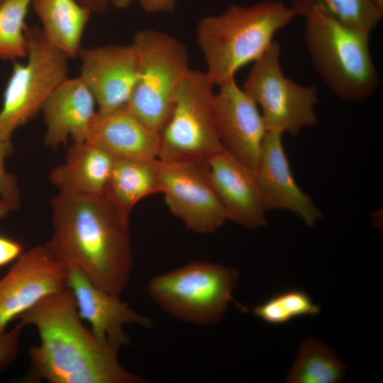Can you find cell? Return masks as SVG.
<instances>
[{"label":"cell","mask_w":383,"mask_h":383,"mask_svg":"<svg viewBox=\"0 0 383 383\" xmlns=\"http://www.w3.org/2000/svg\"><path fill=\"white\" fill-rule=\"evenodd\" d=\"M280 54L279 44L274 40L253 62L242 88L258 106L267 131L296 135L316 123L318 89L287 77Z\"/></svg>","instance_id":"9"},{"label":"cell","mask_w":383,"mask_h":383,"mask_svg":"<svg viewBox=\"0 0 383 383\" xmlns=\"http://www.w3.org/2000/svg\"><path fill=\"white\" fill-rule=\"evenodd\" d=\"M79 76L93 94L97 112L107 113L127 105L138 73L136 50L130 45L81 47Z\"/></svg>","instance_id":"12"},{"label":"cell","mask_w":383,"mask_h":383,"mask_svg":"<svg viewBox=\"0 0 383 383\" xmlns=\"http://www.w3.org/2000/svg\"><path fill=\"white\" fill-rule=\"evenodd\" d=\"M31 0H4L0 6V60L27 56L26 18Z\"/></svg>","instance_id":"24"},{"label":"cell","mask_w":383,"mask_h":383,"mask_svg":"<svg viewBox=\"0 0 383 383\" xmlns=\"http://www.w3.org/2000/svg\"><path fill=\"white\" fill-rule=\"evenodd\" d=\"M81 4L89 9L92 13L102 12L106 10L111 0H77Z\"/></svg>","instance_id":"30"},{"label":"cell","mask_w":383,"mask_h":383,"mask_svg":"<svg viewBox=\"0 0 383 383\" xmlns=\"http://www.w3.org/2000/svg\"><path fill=\"white\" fill-rule=\"evenodd\" d=\"M214 86L205 72H186L160 131V160L205 162L224 150L215 121Z\"/></svg>","instance_id":"6"},{"label":"cell","mask_w":383,"mask_h":383,"mask_svg":"<svg viewBox=\"0 0 383 383\" xmlns=\"http://www.w3.org/2000/svg\"><path fill=\"white\" fill-rule=\"evenodd\" d=\"M320 311V306L313 303L306 292L289 289L255 306L252 313L269 324L282 325L297 317L317 315Z\"/></svg>","instance_id":"25"},{"label":"cell","mask_w":383,"mask_h":383,"mask_svg":"<svg viewBox=\"0 0 383 383\" xmlns=\"http://www.w3.org/2000/svg\"><path fill=\"white\" fill-rule=\"evenodd\" d=\"M85 142L115 160H151L158 158L160 133L124 106L107 113L96 112Z\"/></svg>","instance_id":"18"},{"label":"cell","mask_w":383,"mask_h":383,"mask_svg":"<svg viewBox=\"0 0 383 383\" xmlns=\"http://www.w3.org/2000/svg\"><path fill=\"white\" fill-rule=\"evenodd\" d=\"M67 267V287L74 297L79 316L90 325L99 342L118 351L130 342L124 331L126 324L151 326L149 317L131 308L121 301L119 294L96 286L77 267Z\"/></svg>","instance_id":"14"},{"label":"cell","mask_w":383,"mask_h":383,"mask_svg":"<svg viewBox=\"0 0 383 383\" xmlns=\"http://www.w3.org/2000/svg\"><path fill=\"white\" fill-rule=\"evenodd\" d=\"M14 151L11 140H0V198L11 211L20 208L21 194L14 174L6 171L5 160Z\"/></svg>","instance_id":"26"},{"label":"cell","mask_w":383,"mask_h":383,"mask_svg":"<svg viewBox=\"0 0 383 383\" xmlns=\"http://www.w3.org/2000/svg\"><path fill=\"white\" fill-rule=\"evenodd\" d=\"M377 6L383 10V0H373Z\"/></svg>","instance_id":"33"},{"label":"cell","mask_w":383,"mask_h":383,"mask_svg":"<svg viewBox=\"0 0 383 383\" xmlns=\"http://www.w3.org/2000/svg\"><path fill=\"white\" fill-rule=\"evenodd\" d=\"M52 234L45 246L96 286L120 294L133 267L129 223L102 195L58 192L50 202Z\"/></svg>","instance_id":"2"},{"label":"cell","mask_w":383,"mask_h":383,"mask_svg":"<svg viewBox=\"0 0 383 383\" xmlns=\"http://www.w3.org/2000/svg\"><path fill=\"white\" fill-rule=\"evenodd\" d=\"M296 13L279 1L251 6L233 4L218 15L201 18L196 43L204 56L205 73L214 85L235 78L236 72L257 60Z\"/></svg>","instance_id":"3"},{"label":"cell","mask_w":383,"mask_h":383,"mask_svg":"<svg viewBox=\"0 0 383 383\" xmlns=\"http://www.w3.org/2000/svg\"><path fill=\"white\" fill-rule=\"evenodd\" d=\"M311 6L322 9L345 25L370 34L383 16V10L373 0H293L291 7L298 16Z\"/></svg>","instance_id":"23"},{"label":"cell","mask_w":383,"mask_h":383,"mask_svg":"<svg viewBox=\"0 0 383 383\" xmlns=\"http://www.w3.org/2000/svg\"><path fill=\"white\" fill-rule=\"evenodd\" d=\"M11 212L10 208L0 198V219L6 217Z\"/></svg>","instance_id":"32"},{"label":"cell","mask_w":383,"mask_h":383,"mask_svg":"<svg viewBox=\"0 0 383 383\" xmlns=\"http://www.w3.org/2000/svg\"><path fill=\"white\" fill-rule=\"evenodd\" d=\"M238 280L235 268L196 260L152 277L147 291L151 300L171 316L205 326L223 318Z\"/></svg>","instance_id":"5"},{"label":"cell","mask_w":383,"mask_h":383,"mask_svg":"<svg viewBox=\"0 0 383 383\" xmlns=\"http://www.w3.org/2000/svg\"><path fill=\"white\" fill-rule=\"evenodd\" d=\"M132 44L138 73L126 107L160 133L170 112L177 89L190 68L187 49L175 37L157 30L138 31Z\"/></svg>","instance_id":"7"},{"label":"cell","mask_w":383,"mask_h":383,"mask_svg":"<svg viewBox=\"0 0 383 383\" xmlns=\"http://www.w3.org/2000/svg\"><path fill=\"white\" fill-rule=\"evenodd\" d=\"M4 1V0H0V6L2 4V3Z\"/></svg>","instance_id":"34"},{"label":"cell","mask_w":383,"mask_h":383,"mask_svg":"<svg viewBox=\"0 0 383 383\" xmlns=\"http://www.w3.org/2000/svg\"><path fill=\"white\" fill-rule=\"evenodd\" d=\"M205 165L227 220L249 228L267 224V211L252 168L225 149Z\"/></svg>","instance_id":"16"},{"label":"cell","mask_w":383,"mask_h":383,"mask_svg":"<svg viewBox=\"0 0 383 383\" xmlns=\"http://www.w3.org/2000/svg\"><path fill=\"white\" fill-rule=\"evenodd\" d=\"M25 326L26 324L20 321L9 331L0 333V371L6 369L15 359Z\"/></svg>","instance_id":"27"},{"label":"cell","mask_w":383,"mask_h":383,"mask_svg":"<svg viewBox=\"0 0 383 383\" xmlns=\"http://www.w3.org/2000/svg\"><path fill=\"white\" fill-rule=\"evenodd\" d=\"M283 133L267 131L255 170L267 211L285 210L297 216L308 226L322 216L321 211L296 184L285 152Z\"/></svg>","instance_id":"15"},{"label":"cell","mask_w":383,"mask_h":383,"mask_svg":"<svg viewBox=\"0 0 383 383\" xmlns=\"http://www.w3.org/2000/svg\"><path fill=\"white\" fill-rule=\"evenodd\" d=\"M27 60L15 62L0 110V140H11L19 127L34 118L66 78L68 57L52 45L38 26L27 28Z\"/></svg>","instance_id":"8"},{"label":"cell","mask_w":383,"mask_h":383,"mask_svg":"<svg viewBox=\"0 0 383 383\" xmlns=\"http://www.w3.org/2000/svg\"><path fill=\"white\" fill-rule=\"evenodd\" d=\"M96 103L82 79L66 77L51 93L41 112L46 125L45 145L52 149L86 140L97 112Z\"/></svg>","instance_id":"17"},{"label":"cell","mask_w":383,"mask_h":383,"mask_svg":"<svg viewBox=\"0 0 383 383\" xmlns=\"http://www.w3.org/2000/svg\"><path fill=\"white\" fill-rule=\"evenodd\" d=\"M114 161L111 155L94 145L73 142L65 162L52 170L50 179L58 192L102 195Z\"/></svg>","instance_id":"19"},{"label":"cell","mask_w":383,"mask_h":383,"mask_svg":"<svg viewBox=\"0 0 383 383\" xmlns=\"http://www.w3.org/2000/svg\"><path fill=\"white\" fill-rule=\"evenodd\" d=\"M160 161V193L170 211L196 233H214L227 220L205 162Z\"/></svg>","instance_id":"10"},{"label":"cell","mask_w":383,"mask_h":383,"mask_svg":"<svg viewBox=\"0 0 383 383\" xmlns=\"http://www.w3.org/2000/svg\"><path fill=\"white\" fill-rule=\"evenodd\" d=\"M17 319L33 326L40 338L30 348L28 380L51 383H141L125 369L118 352L99 342L82 323L67 288L43 299Z\"/></svg>","instance_id":"1"},{"label":"cell","mask_w":383,"mask_h":383,"mask_svg":"<svg viewBox=\"0 0 383 383\" xmlns=\"http://www.w3.org/2000/svg\"><path fill=\"white\" fill-rule=\"evenodd\" d=\"M347 367L335 352L316 338L304 340L286 377L289 383H338Z\"/></svg>","instance_id":"22"},{"label":"cell","mask_w":383,"mask_h":383,"mask_svg":"<svg viewBox=\"0 0 383 383\" xmlns=\"http://www.w3.org/2000/svg\"><path fill=\"white\" fill-rule=\"evenodd\" d=\"M67 267L45 245L23 252L0 279V333L43 299L67 287Z\"/></svg>","instance_id":"11"},{"label":"cell","mask_w":383,"mask_h":383,"mask_svg":"<svg viewBox=\"0 0 383 383\" xmlns=\"http://www.w3.org/2000/svg\"><path fill=\"white\" fill-rule=\"evenodd\" d=\"M133 0H111L115 7L118 9H125L128 7Z\"/></svg>","instance_id":"31"},{"label":"cell","mask_w":383,"mask_h":383,"mask_svg":"<svg viewBox=\"0 0 383 383\" xmlns=\"http://www.w3.org/2000/svg\"><path fill=\"white\" fill-rule=\"evenodd\" d=\"M304 38L311 60L331 92L358 101L377 89L379 75L370 49V33L340 22L316 6L301 11Z\"/></svg>","instance_id":"4"},{"label":"cell","mask_w":383,"mask_h":383,"mask_svg":"<svg viewBox=\"0 0 383 383\" xmlns=\"http://www.w3.org/2000/svg\"><path fill=\"white\" fill-rule=\"evenodd\" d=\"M142 9L148 13H170L174 9L177 0H138Z\"/></svg>","instance_id":"29"},{"label":"cell","mask_w":383,"mask_h":383,"mask_svg":"<svg viewBox=\"0 0 383 383\" xmlns=\"http://www.w3.org/2000/svg\"><path fill=\"white\" fill-rule=\"evenodd\" d=\"M23 250V247L20 242L0 235V267L16 260Z\"/></svg>","instance_id":"28"},{"label":"cell","mask_w":383,"mask_h":383,"mask_svg":"<svg viewBox=\"0 0 383 383\" xmlns=\"http://www.w3.org/2000/svg\"><path fill=\"white\" fill-rule=\"evenodd\" d=\"M47 39L68 58L78 55L91 11L77 0H31Z\"/></svg>","instance_id":"21"},{"label":"cell","mask_w":383,"mask_h":383,"mask_svg":"<svg viewBox=\"0 0 383 383\" xmlns=\"http://www.w3.org/2000/svg\"><path fill=\"white\" fill-rule=\"evenodd\" d=\"M160 172L158 158L115 160L104 194L125 221L140 201L160 193Z\"/></svg>","instance_id":"20"},{"label":"cell","mask_w":383,"mask_h":383,"mask_svg":"<svg viewBox=\"0 0 383 383\" xmlns=\"http://www.w3.org/2000/svg\"><path fill=\"white\" fill-rule=\"evenodd\" d=\"M218 87L214 113L220 140L225 150L255 170L267 131L260 111L235 78Z\"/></svg>","instance_id":"13"}]
</instances>
